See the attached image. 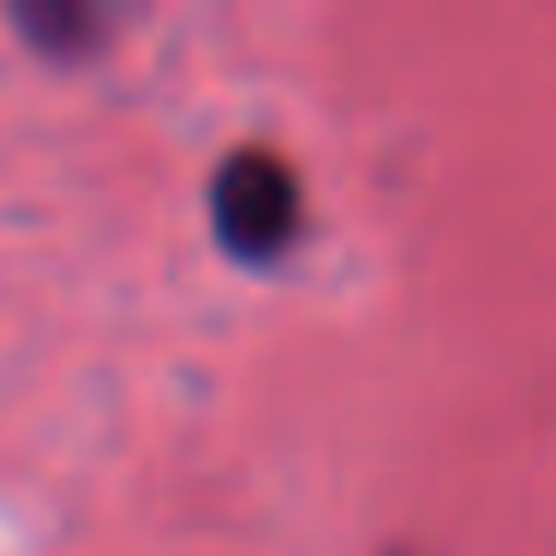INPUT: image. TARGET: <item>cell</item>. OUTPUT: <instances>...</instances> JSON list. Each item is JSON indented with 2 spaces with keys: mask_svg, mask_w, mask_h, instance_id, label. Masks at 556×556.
Here are the masks:
<instances>
[{
  "mask_svg": "<svg viewBox=\"0 0 556 556\" xmlns=\"http://www.w3.org/2000/svg\"><path fill=\"white\" fill-rule=\"evenodd\" d=\"M210 216H216L222 252H233L240 264H276L305 216L300 180L276 150H233L216 168Z\"/></svg>",
  "mask_w": 556,
  "mask_h": 556,
  "instance_id": "6da1fadb",
  "label": "cell"
},
{
  "mask_svg": "<svg viewBox=\"0 0 556 556\" xmlns=\"http://www.w3.org/2000/svg\"><path fill=\"white\" fill-rule=\"evenodd\" d=\"M18 25H25V37L49 54H85V49H97L102 18L85 13V7H25Z\"/></svg>",
  "mask_w": 556,
  "mask_h": 556,
  "instance_id": "7a4b0ae2",
  "label": "cell"
}]
</instances>
